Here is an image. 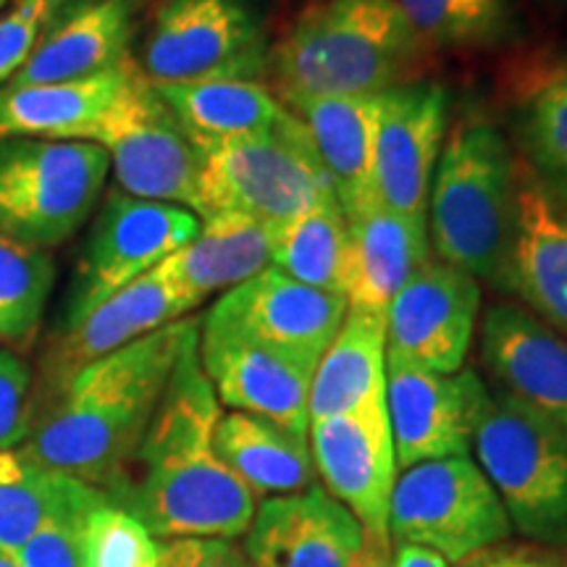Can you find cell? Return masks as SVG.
I'll return each mask as SVG.
<instances>
[{
	"instance_id": "6da1fadb",
	"label": "cell",
	"mask_w": 567,
	"mask_h": 567,
	"mask_svg": "<svg viewBox=\"0 0 567 567\" xmlns=\"http://www.w3.org/2000/svg\"><path fill=\"white\" fill-rule=\"evenodd\" d=\"M197 339L182 352L122 478L105 492L158 542L245 536L258 509V496L216 450L221 402L200 365Z\"/></svg>"
},
{
	"instance_id": "7a4b0ae2",
	"label": "cell",
	"mask_w": 567,
	"mask_h": 567,
	"mask_svg": "<svg viewBox=\"0 0 567 567\" xmlns=\"http://www.w3.org/2000/svg\"><path fill=\"white\" fill-rule=\"evenodd\" d=\"M197 337L200 321L182 318L82 368L59 394L34 408L21 450L40 465L111 492L145 436L182 352Z\"/></svg>"
},
{
	"instance_id": "3957f363",
	"label": "cell",
	"mask_w": 567,
	"mask_h": 567,
	"mask_svg": "<svg viewBox=\"0 0 567 567\" xmlns=\"http://www.w3.org/2000/svg\"><path fill=\"white\" fill-rule=\"evenodd\" d=\"M429 48L394 0H321L271 45L274 95L295 109L318 97H363L410 82Z\"/></svg>"
},
{
	"instance_id": "277c9868",
	"label": "cell",
	"mask_w": 567,
	"mask_h": 567,
	"mask_svg": "<svg viewBox=\"0 0 567 567\" xmlns=\"http://www.w3.org/2000/svg\"><path fill=\"white\" fill-rule=\"evenodd\" d=\"M520 174L513 147L484 113L457 118L429 189L431 245L439 260L507 292L520 221Z\"/></svg>"
},
{
	"instance_id": "5b68a950",
	"label": "cell",
	"mask_w": 567,
	"mask_h": 567,
	"mask_svg": "<svg viewBox=\"0 0 567 567\" xmlns=\"http://www.w3.org/2000/svg\"><path fill=\"white\" fill-rule=\"evenodd\" d=\"M471 450L507 509L513 530L542 547H567V434L481 379Z\"/></svg>"
},
{
	"instance_id": "8992f818",
	"label": "cell",
	"mask_w": 567,
	"mask_h": 567,
	"mask_svg": "<svg viewBox=\"0 0 567 567\" xmlns=\"http://www.w3.org/2000/svg\"><path fill=\"white\" fill-rule=\"evenodd\" d=\"M195 216L243 213L284 229L334 195L329 174L300 118L287 109L274 130L200 151Z\"/></svg>"
},
{
	"instance_id": "52a82bcc",
	"label": "cell",
	"mask_w": 567,
	"mask_h": 567,
	"mask_svg": "<svg viewBox=\"0 0 567 567\" xmlns=\"http://www.w3.org/2000/svg\"><path fill=\"white\" fill-rule=\"evenodd\" d=\"M109 168L97 142L0 137V234L40 250L66 243L95 210Z\"/></svg>"
},
{
	"instance_id": "ba28073f",
	"label": "cell",
	"mask_w": 567,
	"mask_h": 567,
	"mask_svg": "<svg viewBox=\"0 0 567 567\" xmlns=\"http://www.w3.org/2000/svg\"><path fill=\"white\" fill-rule=\"evenodd\" d=\"M268 59L266 21L250 0H161L137 66L153 84L264 82Z\"/></svg>"
},
{
	"instance_id": "9c48e42d",
	"label": "cell",
	"mask_w": 567,
	"mask_h": 567,
	"mask_svg": "<svg viewBox=\"0 0 567 567\" xmlns=\"http://www.w3.org/2000/svg\"><path fill=\"white\" fill-rule=\"evenodd\" d=\"M386 526L396 544L431 549L455 567L513 536L505 505L471 455L405 467Z\"/></svg>"
},
{
	"instance_id": "30bf717a",
	"label": "cell",
	"mask_w": 567,
	"mask_h": 567,
	"mask_svg": "<svg viewBox=\"0 0 567 567\" xmlns=\"http://www.w3.org/2000/svg\"><path fill=\"white\" fill-rule=\"evenodd\" d=\"M113 166L118 189L140 200L197 208L203 158L137 61L90 134Z\"/></svg>"
},
{
	"instance_id": "8fae6325",
	"label": "cell",
	"mask_w": 567,
	"mask_h": 567,
	"mask_svg": "<svg viewBox=\"0 0 567 567\" xmlns=\"http://www.w3.org/2000/svg\"><path fill=\"white\" fill-rule=\"evenodd\" d=\"M200 218L179 205L140 200L113 189L90 226L63 308L61 329L82 321L90 310L130 287L155 266L189 245Z\"/></svg>"
},
{
	"instance_id": "7c38bea8",
	"label": "cell",
	"mask_w": 567,
	"mask_h": 567,
	"mask_svg": "<svg viewBox=\"0 0 567 567\" xmlns=\"http://www.w3.org/2000/svg\"><path fill=\"white\" fill-rule=\"evenodd\" d=\"M245 567H389V544L323 486L268 496L245 534Z\"/></svg>"
},
{
	"instance_id": "4fadbf2b",
	"label": "cell",
	"mask_w": 567,
	"mask_h": 567,
	"mask_svg": "<svg viewBox=\"0 0 567 567\" xmlns=\"http://www.w3.org/2000/svg\"><path fill=\"white\" fill-rule=\"evenodd\" d=\"M200 365L218 402L308 436L310 384L316 365L276 350L205 316L197 339Z\"/></svg>"
},
{
	"instance_id": "5bb4252c",
	"label": "cell",
	"mask_w": 567,
	"mask_h": 567,
	"mask_svg": "<svg viewBox=\"0 0 567 567\" xmlns=\"http://www.w3.org/2000/svg\"><path fill=\"white\" fill-rule=\"evenodd\" d=\"M478 316L481 281L444 260H429L389 302L386 352L455 375L463 371Z\"/></svg>"
},
{
	"instance_id": "9a60e30c",
	"label": "cell",
	"mask_w": 567,
	"mask_h": 567,
	"mask_svg": "<svg viewBox=\"0 0 567 567\" xmlns=\"http://www.w3.org/2000/svg\"><path fill=\"white\" fill-rule=\"evenodd\" d=\"M310 455L323 488L363 523L368 534L389 538V502L400 476L386 408L310 421Z\"/></svg>"
},
{
	"instance_id": "2e32d148",
	"label": "cell",
	"mask_w": 567,
	"mask_h": 567,
	"mask_svg": "<svg viewBox=\"0 0 567 567\" xmlns=\"http://www.w3.org/2000/svg\"><path fill=\"white\" fill-rule=\"evenodd\" d=\"M450 130V92L408 82L381 97L375 137V195L386 208L425 218L429 189Z\"/></svg>"
},
{
	"instance_id": "e0dca14e",
	"label": "cell",
	"mask_w": 567,
	"mask_h": 567,
	"mask_svg": "<svg viewBox=\"0 0 567 567\" xmlns=\"http://www.w3.org/2000/svg\"><path fill=\"white\" fill-rule=\"evenodd\" d=\"M481 375H444L386 352V413L400 471L471 455L473 394Z\"/></svg>"
},
{
	"instance_id": "ac0fdd59",
	"label": "cell",
	"mask_w": 567,
	"mask_h": 567,
	"mask_svg": "<svg viewBox=\"0 0 567 567\" xmlns=\"http://www.w3.org/2000/svg\"><path fill=\"white\" fill-rule=\"evenodd\" d=\"M195 308H200V302L184 292L179 284L163 271V266H155L151 274L90 310L82 321L69 329H59L42 365L45 400L59 394L82 368L153 334L163 326L182 321Z\"/></svg>"
},
{
	"instance_id": "d6986e66",
	"label": "cell",
	"mask_w": 567,
	"mask_h": 567,
	"mask_svg": "<svg viewBox=\"0 0 567 567\" xmlns=\"http://www.w3.org/2000/svg\"><path fill=\"white\" fill-rule=\"evenodd\" d=\"M347 310V297L321 292L289 279L276 268H266L250 281L221 295V300L205 316L276 350L295 354L305 363L318 365L334 342Z\"/></svg>"
},
{
	"instance_id": "ffe728a7",
	"label": "cell",
	"mask_w": 567,
	"mask_h": 567,
	"mask_svg": "<svg viewBox=\"0 0 567 567\" xmlns=\"http://www.w3.org/2000/svg\"><path fill=\"white\" fill-rule=\"evenodd\" d=\"M481 358L496 389L567 434V339L526 308L496 302L481 318Z\"/></svg>"
},
{
	"instance_id": "44dd1931",
	"label": "cell",
	"mask_w": 567,
	"mask_h": 567,
	"mask_svg": "<svg viewBox=\"0 0 567 567\" xmlns=\"http://www.w3.org/2000/svg\"><path fill=\"white\" fill-rule=\"evenodd\" d=\"M134 0H69L9 84L80 82L122 66L134 34Z\"/></svg>"
},
{
	"instance_id": "7402d4cb",
	"label": "cell",
	"mask_w": 567,
	"mask_h": 567,
	"mask_svg": "<svg viewBox=\"0 0 567 567\" xmlns=\"http://www.w3.org/2000/svg\"><path fill=\"white\" fill-rule=\"evenodd\" d=\"M507 295H515L530 316L567 339V203L549 195L526 166Z\"/></svg>"
},
{
	"instance_id": "603a6c76",
	"label": "cell",
	"mask_w": 567,
	"mask_h": 567,
	"mask_svg": "<svg viewBox=\"0 0 567 567\" xmlns=\"http://www.w3.org/2000/svg\"><path fill=\"white\" fill-rule=\"evenodd\" d=\"M350 229V308L384 316L389 302L431 260L429 221L421 216L371 208L347 218Z\"/></svg>"
},
{
	"instance_id": "cb8c5ba5",
	"label": "cell",
	"mask_w": 567,
	"mask_h": 567,
	"mask_svg": "<svg viewBox=\"0 0 567 567\" xmlns=\"http://www.w3.org/2000/svg\"><path fill=\"white\" fill-rule=\"evenodd\" d=\"M381 97H318L289 109L313 142L344 216L371 208L375 195V137Z\"/></svg>"
},
{
	"instance_id": "d4e9b609",
	"label": "cell",
	"mask_w": 567,
	"mask_h": 567,
	"mask_svg": "<svg viewBox=\"0 0 567 567\" xmlns=\"http://www.w3.org/2000/svg\"><path fill=\"white\" fill-rule=\"evenodd\" d=\"M279 231L243 213H216L203 218L193 243L176 250L161 266L184 292L203 305L210 295H226L271 268Z\"/></svg>"
},
{
	"instance_id": "484cf974",
	"label": "cell",
	"mask_w": 567,
	"mask_h": 567,
	"mask_svg": "<svg viewBox=\"0 0 567 567\" xmlns=\"http://www.w3.org/2000/svg\"><path fill=\"white\" fill-rule=\"evenodd\" d=\"M134 59L80 82L3 84L0 137L87 140L130 80Z\"/></svg>"
},
{
	"instance_id": "4316f807",
	"label": "cell",
	"mask_w": 567,
	"mask_h": 567,
	"mask_svg": "<svg viewBox=\"0 0 567 567\" xmlns=\"http://www.w3.org/2000/svg\"><path fill=\"white\" fill-rule=\"evenodd\" d=\"M386 408L384 316L350 308L310 384V421Z\"/></svg>"
},
{
	"instance_id": "83f0119b",
	"label": "cell",
	"mask_w": 567,
	"mask_h": 567,
	"mask_svg": "<svg viewBox=\"0 0 567 567\" xmlns=\"http://www.w3.org/2000/svg\"><path fill=\"white\" fill-rule=\"evenodd\" d=\"M216 450L226 467L255 496H284L316 486V465L308 436L295 434L252 413L221 415Z\"/></svg>"
},
{
	"instance_id": "f1b7e54d",
	"label": "cell",
	"mask_w": 567,
	"mask_h": 567,
	"mask_svg": "<svg viewBox=\"0 0 567 567\" xmlns=\"http://www.w3.org/2000/svg\"><path fill=\"white\" fill-rule=\"evenodd\" d=\"M155 90L197 151L264 134L287 116V105L264 82L155 84Z\"/></svg>"
},
{
	"instance_id": "f546056e",
	"label": "cell",
	"mask_w": 567,
	"mask_h": 567,
	"mask_svg": "<svg viewBox=\"0 0 567 567\" xmlns=\"http://www.w3.org/2000/svg\"><path fill=\"white\" fill-rule=\"evenodd\" d=\"M105 496L103 488L40 465L21 446L0 450V551L13 555L53 517L84 513Z\"/></svg>"
},
{
	"instance_id": "4dcf8cb0",
	"label": "cell",
	"mask_w": 567,
	"mask_h": 567,
	"mask_svg": "<svg viewBox=\"0 0 567 567\" xmlns=\"http://www.w3.org/2000/svg\"><path fill=\"white\" fill-rule=\"evenodd\" d=\"M513 134L526 172L567 203V59L523 74L513 101Z\"/></svg>"
},
{
	"instance_id": "1f68e13d",
	"label": "cell",
	"mask_w": 567,
	"mask_h": 567,
	"mask_svg": "<svg viewBox=\"0 0 567 567\" xmlns=\"http://www.w3.org/2000/svg\"><path fill=\"white\" fill-rule=\"evenodd\" d=\"M271 268L321 292L347 297L350 229L337 197L318 203L279 231Z\"/></svg>"
},
{
	"instance_id": "d6a6232c",
	"label": "cell",
	"mask_w": 567,
	"mask_h": 567,
	"mask_svg": "<svg viewBox=\"0 0 567 567\" xmlns=\"http://www.w3.org/2000/svg\"><path fill=\"white\" fill-rule=\"evenodd\" d=\"M425 48L478 51L513 40L515 0H394Z\"/></svg>"
},
{
	"instance_id": "836d02e7",
	"label": "cell",
	"mask_w": 567,
	"mask_h": 567,
	"mask_svg": "<svg viewBox=\"0 0 567 567\" xmlns=\"http://www.w3.org/2000/svg\"><path fill=\"white\" fill-rule=\"evenodd\" d=\"M53 284L55 266L48 250L0 234V342H32Z\"/></svg>"
},
{
	"instance_id": "e575fe53",
	"label": "cell",
	"mask_w": 567,
	"mask_h": 567,
	"mask_svg": "<svg viewBox=\"0 0 567 567\" xmlns=\"http://www.w3.org/2000/svg\"><path fill=\"white\" fill-rule=\"evenodd\" d=\"M161 542L111 496L84 515L82 567H155Z\"/></svg>"
},
{
	"instance_id": "d590c367",
	"label": "cell",
	"mask_w": 567,
	"mask_h": 567,
	"mask_svg": "<svg viewBox=\"0 0 567 567\" xmlns=\"http://www.w3.org/2000/svg\"><path fill=\"white\" fill-rule=\"evenodd\" d=\"M69 0H17L0 17V87L9 84L38 45L40 34Z\"/></svg>"
},
{
	"instance_id": "8d00e7d4",
	"label": "cell",
	"mask_w": 567,
	"mask_h": 567,
	"mask_svg": "<svg viewBox=\"0 0 567 567\" xmlns=\"http://www.w3.org/2000/svg\"><path fill=\"white\" fill-rule=\"evenodd\" d=\"M32 371L17 352L0 347V450H17L32 429Z\"/></svg>"
},
{
	"instance_id": "74e56055",
	"label": "cell",
	"mask_w": 567,
	"mask_h": 567,
	"mask_svg": "<svg viewBox=\"0 0 567 567\" xmlns=\"http://www.w3.org/2000/svg\"><path fill=\"white\" fill-rule=\"evenodd\" d=\"M90 509L53 517L13 551V563L19 567H82V523Z\"/></svg>"
},
{
	"instance_id": "f35d334b",
	"label": "cell",
	"mask_w": 567,
	"mask_h": 567,
	"mask_svg": "<svg viewBox=\"0 0 567 567\" xmlns=\"http://www.w3.org/2000/svg\"><path fill=\"white\" fill-rule=\"evenodd\" d=\"M155 567H245L231 538H166Z\"/></svg>"
},
{
	"instance_id": "ab89813d",
	"label": "cell",
	"mask_w": 567,
	"mask_h": 567,
	"mask_svg": "<svg viewBox=\"0 0 567 567\" xmlns=\"http://www.w3.org/2000/svg\"><path fill=\"white\" fill-rule=\"evenodd\" d=\"M457 567H567V559L547 547H505L496 544L492 549L478 551Z\"/></svg>"
},
{
	"instance_id": "60d3db41",
	"label": "cell",
	"mask_w": 567,
	"mask_h": 567,
	"mask_svg": "<svg viewBox=\"0 0 567 567\" xmlns=\"http://www.w3.org/2000/svg\"><path fill=\"white\" fill-rule=\"evenodd\" d=\"M389 567H455V565H450L444 557H439L436 551L431 549L396 544L392 557H389Z\"/></svg>"
},
{
	"instance_id": "b9f144b4",
	"label": "cell",
	"mask_w": 567,
	"mask_h": 567,
	"mask_svg": "<svg viewBox=\"0 0 567 567\" xmlns=\"http://www.w3.org/2000/svg\"><path fill=\"white\" fill-rule=\"evenodd\" d=\"M0 567H19V565L13 563L11 555H6V551H0Z\"/></svg>"
},
{
	"instance_id": "7bdbcfd3",
	"label": "cell",
	"mask_w": 567,
	"mask_h": 567,
	"mask_svg": "<svg viewBox=\"0 0 567 567\" xmlns=\"http://www.w3.org/2000/svg\"><path fill=\"white\" fill-rule=\"evenodd\" d=\"M9 3H11V0H0V11L9 9Z\"/></svg>"
}]
</instances>
